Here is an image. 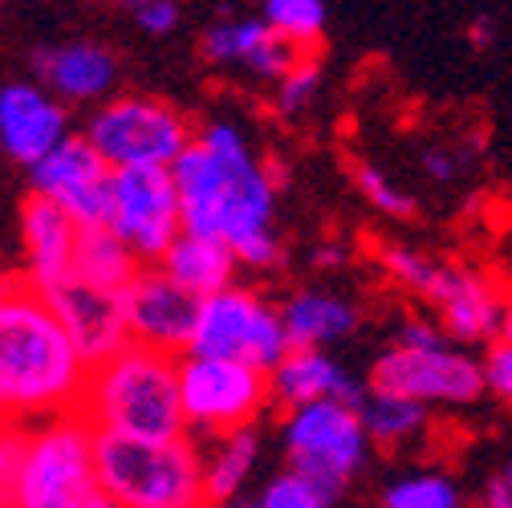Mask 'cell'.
Returning a JSON list of instances; mask_svg holds the SVG:
<instances>
[{
  "instance_id": "3",
  "label": "cell",
  "mask_w": 512,
  "mask_h": 508,
  "mask_svg": "<svg viewBox=\"0 0 512 508\" xmlns=\"http://www.w3.org/2000/svg\"><path fill=\"white\" fill-rule=\"evenodd\" d=\"M82 415L102 435L167 443L187 435L183 395H179V358L131 342L118 358L90 370Z\"/></svg>"
},
{
  "instance_id": "36",
  "label": "cell",
  "mask_w": 512,
  "mask_h": 508,
  "mask_svg": "<svg viewBox=\"0 0 512 508\" xmlns=\"http://www.w3.org/2000/svg\"><path fill=\"white\" fill-rule=\"evenodd\" d=\"M480 504H484V508H512V484H508V476H504V472H500V476H492V480L484 484Z\"/></svg>"
},
{
  "instance_id": "39",
  "label": "cell",
  "mask_w": 512,
  "mask_h": 508,
  "mask_svg": "<svg viewBox=\"0 0 512 508\" xmlns=\"http://www.w3.org/2000/svg\"><path fill=\"white\" fill-rule=\"evenodd\" d=\"M500 342L512 346V297L504 301V322H500Z\"/></svg>"
},
{
  "instance_id": "31",
  "label": "cell",
  "mask_w": 512,
  "mask_h": 508,
  "mask_svg": "<svg viewBox=\"0 0 512 508\" xmlns=\"http://www.w3.org/2000/svg\"><path fill=\"white\" fill-rule=\"evenodd\" d=\"M317 90H322V61L313 53L297 57V66L277 82V114H285V118L301 114L317 98Z\"/></svg>"
},
{
  "instance_id": "9",
  "label": "cell",
  "mask_w": 512,
  "mask_h": 508,
  "mask_svg": "<svg viewBox=\"0 0 512 508\" xmlns=\"http://www.w3.org/2000/svg\"><path fill=\"white\" fill-rule=\"evenodd\" d=\"M179 395H183V419L187 435H232L256 423L269 403L273 387L269 374L240 366V362H220V358H179Z\"/></svg>"
},
{
  "instance_id": "25",
  "label": "cell",
  "mask_w": 512,
  "mask_h": 508,
  "mask_svg": "<svg viewBox=\"0 0 512 508\" xmlns=\"http://www.w3.org/2000/svg\"><path fill=\"white\" fill-rule=\"evenodd\" d=\"M366 435L374 448H403V443L419 439L427 431V407L403 395H387V391H366V403L358 407Z\"/></svg>"
},
{
  "instance_id": "11",
  "label": "cell",
  "mask_w": 512,
  "mask_h": 508,
  "mask_svg": "<svg viewBox=\"0 0 512 508\" xmlns=\"http://www.w3.org/2000/svg\"><path fill=\"white\" fill-rule=\"evenodd\" d=\"M110 232L135 252L143 265H159L183 236L179 187L167 167H126L114 171Z\"/></svg>"
},
{
  "instance_id": "33",
  "label": "cell",
  "mask_w": 512,
  "mask_h": 508,
  "mask_svg": "<svg viewBox=\"0 0 512 508\" xmlns=\"http://www.w3.org/2000/svg\"><path fill=\"white\" fill-rule=\"evenodd\" d=\"M131 17L143 33L151 37H167L179 29V5H171V0H139V5H131Z\"/></svg>"
},
{
  "instance_id": "5",
  "label": "cell",
  "mask_w": 512,
  "mask_h": 508,
  "mask_svg": "<svg viewBox=\"0 0 512 508\" xmlns=\"http://www.w3.org/2000/svg\"><path fill=\"white\" fill-rule=\"evenodd\" d=\"M21 431V468L13 488L0 496L5 508H90L102 496L98 431L86 415L21 423Z\"/></svg>"
},
{
  "instance_id": "1",
  "label": "cell",
  "mask_w": 512,
  "mask_h": 508,
  "mask_svg": "<svg viewBox=\"0 0 512 508\" xmlns=\"http://www.w3.org/2000/svg\"><path fill=\"white\" fill-rule=\"evenodd\" d=\"M183 208V232L224 240L240 269H277L281 236L273 228L277 187L240 126L208 118L171 167Z\"/></svg>"
},
{
  "instance_id": "30",
  "label": "cell",
  "mask_w": 512,
  "mask_h": 508,
  "mask_svg": "<svg viewBox=\"0 0 512 508\" xmlns=\"http://www.w3.org/2000/svg\"><path fill=\"white\" fill-rule=\"evenodd\" d=\"M378 261H382V269H387V277L395 285H403V289H411L419 297L427 293V285H431V277L439 269V261H431L427 252H419L411 244H382L378 248Z\"/></svg>"
},
{
  "instance_id": "10",
  "label": "cell",
  "mask_w": 512,
  "mask_h": 508,
  "mask_svg": "<svg viewBox=\"0 0 512 508\" xmlns=\"http://www.w3.org/2000/svg\"><path fill=\"white\" fill-rule=\"evenodd\" d=\"M370 391H387V395H403L415 399L423 407L447 403V407H464L476 403L488 387H484V366L456 350L452 342L443 346H391L382 350V358L370 366Z\"/></svg>"
},
{
  "instance_id": "29",
  "label": "cell",
  "mask_w": 512,
  "mask_h": 508,
  "mask_svg": "<svg viewBox=\"0 0 512 508\" xmlns=\"http://www.w3.org/2000/svg\"><path fill=\"white\" fill-rule=\"evenodd\" d=\"M354 187L362 192V200L374 208V212H382L387 220H411L415 212H419V200L411 196V192H403V187L382 171V167H374V163H354Z\"/></svg>"
},
{
  "instance_id": "22",
  "label": "cell",
  "mask_w": 512,
  "mask_h": 508,
  "mask_svg": "<svg viewBox=\"0 0 512 508\" xmlns=\"http://www.w3.org/2000/svg\"><path fill=\"white\" fill-rule=\"evenodd\" d=\"M159 269L171 281H179L187 293H196L200 301H208V297H216V293H224V289L236 285L240 261H236V252L224 240H208V236L183 232L171 244L167 257L159 261Z\"/></svg>"
},
{
  "instance_id": "26",
  "label": "cell",
  "mask_w": 512,
  "mask_h": 508,
  "mask_svg": "<svg viewBox=\"0 0 512 508\" xmlns=\"http://www.w3.org/2000/svg\"><path fill=\"white\" fill-rule=\"evenodd\" d=\"M261 17L269 21V29L285 45H293L301 57H309V49H317V41H322V33H326L330 9L322 5V0H269V5L261 9Z\"/></svg>"
},
{
  "instance_id": "6",
  "label": "cell",
  "mask_w": 512,
  "mask_h": 508,
  "mask_svg": "<svg viewBox=\"0 0 512 508\" xmlns=\"http://www.w3.org/2000/svg\"><path fill=\"white\" fill-rule=\"evenodd\" d=\"M187 354L240 362L261 374H273L293 354V342L285 330L281 305H273L269 297H261L248 285H232L204 301L200 326H196V338H191Z\"/></svg>"
},
{
  "instance_id": "13",
  "label": "cell",
  "mask_w": 512,
  "mask_h": 508,
  "mask_svg": "<svg viewBox=\"0 0 512 508\" xmlns=\"http://www.w3.org/2000/svg\"><path fill=\"white\" fill-rule=\"evenodd\" d=\"M126 301V322H131V338L147 350L187 358L191 338L200 326L204 301L196 293H187L179 281H171L159 265H147L135 285L122 293Z\"/></svg>"
},
{
  "instance_id": "28",
  "label": "cell",
  "mask_w": 512,
  "mask_h": 508,
  "mask_svg": "<svg viewBox=\"0 0 512 508\" xmlns=\"http://www.w3.org/2000/svg\"><path fill=\"white\" fill-rule=\"evenodd\" d=\"M334 504V496L326 492V488H317L313 480H305V476H297V472H277L261 492L256 496H240L236 504H228V508H330Z\"/></svg>"
},
{
  "instance_id": "20",
  "label": "cell",
  "mask_w": 512,
  "mask_h": 508,
  "mask_svg": "<svg viewBox=\"0 0 512 508\" xmlns=\"http://www.w3.org/2000/svg\"><path fill=\"white\" fill-rule=\"evenodd\" d=\"M269 387H273V403L285 411H301V407H317V403L362 407L366 391H370L326 350H293L269 374Z\"/></svg>"
},
{
  "instance_id": "34",
  "label": "cell",
  "mask_w": 512,
  "mask_h": 508,
  "mask_svg": "<svg viewBox=\"0 0 512 508\" xmlns=\"http://www.w3.org/2000/svg\"><path fill=\"white\" fill-rule=\"evenodd\" d=\"M443 342H447L443 326H435V322H423V317H411V322H403V326H399V338H395V346H415V350H427V346H443Z\"/></svg>"
},
{
  "instance_id": "23",
  "label": "cell",
  "mask_w": 512,
  "mask_h": 508,
  "mask_svg": "<svg viewBox=\"0 0 512 508\" xmlns=\"http://www.w3.org/2000/svg\"><path fill=\"white\" fill-rule=\"evenodd\" d=\"M143 269L147 265L110 228H82L78 265H74V277L78 281L98 285V289H110V293H126Z\"/></svg>"
},
{
  "instance_id": "15",
  "label": "cell",
  "mask_w": 512,
  "mask_h": 508,
  "mask_svg": "<svg viewBox=\"0 0 512 508\" xmlns=\"http://www.w3.org/2000/svg\"><path fill=\"white\" fill-rule=\"evenodd\" d=\"M70 131V114L37 82H9L0 90V147L25 171L49 159Z\"/></svg>"
},
{
  "instance_id": "18",
  "label": "cell",
  "mask_w": 512,
  "mask_h": 508,
  "mask_svg": "<svg viewBox=\"0 0 512 508\" xmlns=\"http://www.w3.org/2000/svg\"><path fill=\"white\" fill-rule=\"evenodd\" d=\"M33 78L61 106L110 102L118 86V57L98 41H53L33 49Z\"/></svg>"
},
{
  "instance_id": "2",
  "label": "cell",
  "mask_w": 512,
  "mask_h": 508,
  "mask_svg": "<svg viewBox=\"0 0 512 508\" xmlns=\"http://www.w3.org/2000/svg\"><path fill=\"white\" fill-rule=\"evenodd\" d=\"M90 366L53 313L49 297L25 277L5 281L0 297V403L9 423L82 415Z\"/></svg>"
},
{
  "instance_id": "4",
  "label": "cell",
  "mask_w": 512,
  "mask_h": 508,
  "mask_svg": "<svg viewBox=\"0 0 512 508\" xmlns=\"http://www.w3.org/2000/svg\"><path fill=\"white\" fill-rule=\"evenodd\" d=\"M98 480L122 508H212L204 452L191 435L143 443L98 431Z\"/></svg>"
},
{
  "instance_id": "35",
  "label": "cell",
  "mask_w": 512,
  "mask_h": 508,
  "mask_svg": "<svg viewBox=\"0 0 512 508\" xmlns=\"http://www.w3.org/2000/svg\"><path fill=\"white\" fill-rule=\"evenodd\" d=\"M423 171H427V179L447 183V179L460 175V159H456L452 151H443V147H431V151L423 155Z\"/></svg>"
},
{
  "instance_id": "16",
  "label": "cell",
  "mask_w": 512,
  "mask_h": 508,
  "mask_svg": "<svg viewBox=\"0 0 512 508\" xmlns=\"http://www.w3.org/2000/svg\"><path fill=\"white\" fill-rule=\"evenodd\" d=\"M435 309H439V326L443 334L460 342V346H476V342H492L500 334L504 322V301L496 293V285L484 273H472L464 265H443L435 269L427 293H423ZM500 342V338H496Z\"/></svg>"
},
{
  "instance_id": "24",
  "label": "cell",
  "mask_w": 512,
  "mask_h": 508,
  "mask_svg": "<svg viewBox=\"0 0 512 508\" xmlns=\"http://www.w3.org/2000/svg\"><path fill=\"white\" fill-rule=\"evenodd\" d=\"M256 460H261V435H256V427L212 439V448L204 452V476H208L212 504H220V508L236 504L244 496V484H248Z\"/></svg>"
},
{
  "instance_id": "27",
  "label": "cell",
  "mask_w": 512,
  "mask_h": 508,
  "mask_svg": "<svg viewBox=\"0 0 512 508\" xmlns=\"http://www.w3.org/2000/svg\"><path fill=\"white\" fill-rule=\"evenodd\" d=\"M382 508H460V488L447 472H411L382 488Z\"/></svg>"
},
{
  "instance_id": "19",
  "label": "cell",
  "mask_w": 512,
  "mask_h": 508,
  "mask_svg": "<svg viewBox=\"0 0 512 508\" xmlns=\"http://www.w3.org/2000/svg\"><path fill=\"white\" fill-rule=\"evenodd\" d=\"M200 53L212 66H240L256 78H269V82H281L293 66H297V49L285 45L269 21L256 13V17H228V21H216L204 29L200 37Z\"/></svg>"
},
{
  "instance_id": "41",
  "label": "cell",
  "mask_w": 512,
  "mask_h": 508,
  "mask_svg": "<svg viewBox=\"0 0 512 508\" xmlns=\"http://www.w3.org/2000/svg\"><path fill=\"white\" fill-rule=\"evenodd\" d=\"M504 476H508V484H512V460H508V464H504Z\"/></svg>"
},
{
  "instance_id": "17",
  "label": "cell",
  "mask_w": 512,
  "mask_h": 508,
  "mask_svg": "<svg viewBox=\"0 0 512 508\" xmlns=\"http://www.w3.org/2000/svg\"><path fill=\"white\" fill-rule=\"evenodd\" d=\"M17 232H21V252H25V273L21 277L37 293H53L66 281H74L82 228L53 200H41V196L29 192L17 208Z\"/></svg>"
},
{
  "instance_id": "7",
  "label": "cell",
  "mask_w": 512,
  "mask_h": 508,
  "mask_svg": "<svg viewBox=\"0 0 512 508\" xmlns=\"http://www.w3.org/2000/svg\"><path fill=\"white\" fill-rule=\"evenodd\" d=\"M82 135L114 171H126V167L171 171L175 159L196 139L191 122L171 102L147 98V94H114L90 114Z\"/></svg>"
},
{
  "instance_id": "38",
  "label": "cell",
  "mask_w": 512,
  "mask_h": 508,
  "mask_svg": "<svg viewBox=\"0 0 512 508\" xmlns=\"http://www.w3.org/2000/svg\"><path fill=\"white\" fill-rule=\"evenodd\" d=\"M468 41H472L476 49H488V45L496 41V21H492V17H476L472 29H468Z\"/></svg>"
},
{
  "instance_id": "12",
  "label": "cell",
  "mask_w": 512,
  "mask_h": 508,
  "mask_svg": "<svg viewBox=\"0 0 512 508\" xmlns=\"http://www.w3.org/2000/svg\"><path fill=\"white\" fill-rule=\"evenodd\" d=\"M29 192L53 200L78 228H110L114 167L94 151L86 135H70L49 159L25 171Z\"/></svg>"
},
{
  "instance_id": "40",
  "label": "cell",
  "mask_w": 512,
  "mask_h": 508,
  "mask_svg": "<svg viewBox=\"0 0 512 508\" xmlns=\"http://www.w3.org/2000/svg\"><path fill=\"white\" fill-rule=\"evenodd\" d=\"M90 508H122V504H114V500H110V496H106V492H102V496H98V500H94V504H90Z\"/></svg>"
},
{
  "instance_id": "8",
  "label": "cell",
  "mask_w": 512,
  "mask_h": 508,
  "mask_svg": "<svg viewBox=\"0 0 512 508\" xmlns=\"http://www.w3.org/2000/svg\"><path fill=\"white\" fill-rule=\"evenodd\" d=\"M281 443H285L289 472L326 488L334 500L366 468V456L374 448L362 411L350 403H317V407L285 411Z\"/></svg>"
},
{
  "instance_id": "14",
  "label": "cell",
  "mask_w": 512,
  "mask_h": 508,
  "mask_svg": "<svg viewBox=\"0 0 512 508\" xmlns=\"http://www.w3.org/2000/svg\"><path fill=\"white\" fill-rule=\"evenodd\" d=\"M53 313L61 317V326L74 338L82 362L90 370H98L102 362L118 358L126 346H131V322H126V301L122 293H110V289H98V285H86V281H66L61 289L45 293Z\"/></svg>"
},
{
  "instance_id": "37",
  "label": "cell",
  "mask_w": 512,
  "mask_h": 508,
  "mask_svg": "<svg viewBox=\"0 0 512 508\" xmlns=\"http://www.w3.org/2000/svg\"><path fill=\"white\" fill-rule=\"evenodd\" d=\"M350 261V252H346V244H317V252H313V265L317 269H342Z\"/></svg>"
},
{
  "instance_id": "32",
  "label": "cell",
  "mask_w": 512,
  "mask_h": 508,
  "mask_svg": "<svg viewBox=\"0 0 512 508\" xmlns=\"http://www.w3.org/2000/svg\"><path fill=\"white\" fill-rule=\"evenodd\" d=\"M480 366H484L488 395H496L504 407H512V346L508 342H492L488 354L480 358Z\"/></svg>"
},
{
  "instance_id": "21",
  "label": "cell",
  "mask_w": 512,
  "mask_h": 508,
  "mask_svg": "<svg viewBox=\"0 0 512 508\" xmlns=\"http://www.w3.org/2000/svg\"><path fill=\"white\" fill-rule=\"evenodd\" d=\"M281 317H285L293 350H326V346L350 338L362 322L354 301H346L338 293H322V289H297L293 297H285Z\"/></svg>"
}]
</instances>
